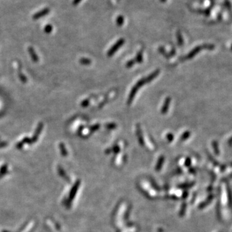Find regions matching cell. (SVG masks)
<instances>
[{
    "label": "cell",
    "instance_id": "obj_1",
    "mask_svg": "<svg viewBox=\"0 0 232 232\" xmlns=\"http://www.w3.org/2000/svg\"><path fill=\"white\" fill-rule=\"evenodd\" d=\"M43 128V123H40L38 124V125H37V129H36V130L34 132V135L33 136V137L31 139L32 142H35L37 140V138H38L41 132L42 131Z\"/></svg>",
    "mask_w": 232,
    "mask_h": 232
},
{
    "label": "cell",
    "instance_id": "obj_2",
    "mask_svg": "<svg viewBox=\"0 0 232 232\" xmlns=\"http://www.w3.org/2000/svg\"><path fill=\"white\" fill-rule=\"evenodd\" d=\"M123 41H124L123 40H121L118 41L117 42V43L115 44V46L112 47V48L109 50L108 53V56H111V55L113 54L114 53V52H115V51H116L117 49H119V47H120V46L121 45V44L123 43Z\"/></svg>",
    "mask_w": 232,
    "mask_h": 232
},
{
    "label": "cell",
    "instance_id": "obj_3",
    "mask_svg": "<svg viewBox=\"0 0 232 232\" xmlns=\"http://www.w3.org/2000/svg\"><path fill=\"white\" fill-rule=\"evenodd\" d=\"M28 53L29 54L31 55V57H32V59L34 61V62H37L39 60L38 59V57H37V55L36 54V52L34 51V50L33 49L32 47H28Z\"/></svg>",
    "mask_w": 232,
    "mask_h": 232
},
{
    "label": "cell",
    "instance_id": "obj_4",
    "mask_svg": "<svg viewBox=\"0 0 232 232\" xmlns=\"http://www.w3.org/2000/svg\"><path fill=\"white\" fill-rule=\"evenodd\" d=\"M18 76H19L20 80L22 82H23V83H27V79L25 78V76H24V75L23 74H22V72H21V66L20 65V63L19 62L18 63Z\"/></svg>",
    "mask_w": 232,
    "mask_h": 232
},
{
    "label": "cell",
    "instance_id": "obj_5",
    "mask_svg": "<svg viewBox=\"0 0 232 232\" xmlns=\"http://www.w3.org/2000/svg\"><path fill=\"white\" fill-rule=\"evenodd\" d=\"M80 63L81 64L83 65H90L91 63V61L90 60V59H86V58H82L80 59Z\"/></svg>",
    "mask_w": 232,
    "mask_h": 232
},
{
    "label": "cell",
    "instance_id": "obj_6",
    "mask_svg": "<svg viewBox=\"0 0 232 232\" xmlns=\"http://www.w3.org/2000/svg\"><path fill=\"white\" fill-rule=\"evenodd\" d=\"M169 100H170L169 99H167V101H166L165 104H164V106L162 108V112H163V113H164V112H166L167 111V110H168V104H169Z\"/></svg>",
    "mask_w": 232,
    "mask_h": 232
},
{
    "label": "cell",
    "instance_id": "obj_7",
    "mask_svg": "<svg viewBox=\"0 0 232 232\" xmlns=\"http://www.w3.org/2000/svg\"><path fill=\"white\" fill-rule=\"evenodd\" d=\"M89 102H90V99H86L84 100L83 101L81 102V107H86L89 104Z\"/></svg>",
    "mask_w": 232,
    "mask_h": 232
},
{
    "label": "cell",
    "instance_id": "obj_8",
    "mask_svg": "<svg viewBox=\"0 0 232 232\" xmlns=\"http://www.w3.org/2000/svg\"><path fill=\"white\" fill-rule=\"evenodd\" d=\"M59 146H60V149H61V153L65 155L66 154V152L65 150V145L63 143H60V145H59Z\"/></svg>",
    "mask_w": 232,
    "mask_h": 232
},
{
    "label": "cell",
    "instance_id": "obj_9",
    "mask_svg": "<svg viewBox=\"0 0 232 232\" xmlns=\"http://www.w3.org/2000/svg\"><path fill=\"white\" fill-rule=\"evenodd\" d=\"M99 128V124H95L94 126H92L91 128H90V130H91V132H94L98 130Z\"/></svg>",
    "mask_w": 232,
    "mask_h": 232
},
{
    "label": "cell",
    "instance_id": "obj_10",
    "mask_svg": "<svg viewBox=\"0 0 232 232\" xmlns=\"http://www.w3.org/2000/svg\"><path fill=\"white\" fill-rule=\"evenodd\" d=\"M22 143H29V144H31V143H32V141H31V139H29L28 137H25V138L23 139V141H22Z\"/></svg>",
    "mask_w": 232,
    "mask_h": 232
},
{
    "label": "cell",
    "instance_id": "obj_11",
    "mask_svg": "<svg viewBox=\"0 0 232 232\" xmlns=\"http://www.w3.org/2000/svg\"><path fill=\"white\" fill-rule=\"evenodd\" d=\"M52 27L50 26V25H49V26H47V27H46V28H45V32H47V33H49V32L52 31Z\"/></svg>",
    "mask_w": 232,
    "mask_h": 232
},
{
    "label": "cell",
    "instance_id": "obj_12",
    "mask_svg": "<svg viewBox=\"0 0 232 232\" xmlns=\"http://www.w3.org/2000/svg\"><path fill=\"white\" fill-rule=\"evenodd\" d=\"M83 129H84V126H81L79 127V130H78V133H79V134H81V131L83 130Z\"/></svg>",
    "mask_w": 232,
    "mask_h": 232
},
{
    "label": "cell",
    "instance_id": "obj_13",
    "mask_svg": "<svg viewBox=\"0 0 232 232\" xmlns=\"http://www.w3.org/2000/svg\"><path fill=\"white\" fill-rule=\"evenodd\" d=\"M6 143H5V142H3V143H0V147H2V146H6Z\"/></svg>",
    "mask_w": 232,
    "mask_h": 232
}]
</instances>
